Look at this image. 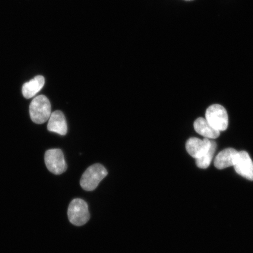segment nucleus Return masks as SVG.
<instances>
[{
	"label": "nucleus",
	"instance_id": "f257e3e1",
	"mask_svg": "<svg viewBox=\"0 0 253 253\" xmlns=\"http://www.w3.org/2000/svg\"><path fill=\"white\" fill-rule=\"evenodd\" d=\"M51 113V104L44 95H40L32 101L30 115L32 121L36 124L41 125L47 122Z\"/></svg>",
	"mask_w": 253,
	"mask_h": 253
},
{
	"label": "nucleus",
	"instance_id": "f03ea898",
	"mask_svg": "<svg viewBox=\"0 0 253 253\" xmlns=\"http://www.w3.org/2000/svg\"><path fill=\"white\" fill-rule=\"evenodd\" d=\"M107 174V170L102 165L93 164L88 167L82 175L80 182L82 188L86 191H94Z\"/></svg>",
	"mask_w": 253,
	"mask_h": 253
},
{
	"label": "nucleus",
	"instance_id": "7ed1b4c3",
	"mask_svg": "<svg viewBox=\"0 0 253 253\" xmlns=\"http://www.w3.org/2000/svg\"><path fill=\"white\" fill-rule=\"evenodd\" d=\"M68 215L70 222L77 226L86 224L90 219L88 205L83 199H74L69 204Z\"/></svg>",
	"mask_w": 253,
	"mask_h": 253
},
{
	"label": "nucleus",
	"instance_id": "20e7f679",
	"mask_svg": "<svg viewBox=\"0 0 253 253\" xmlns=\"http://www.w3.org/2000/svg\"><path fill=\"white\" fill-rule=\"evenodd\" d=\"M206 120L214 129L225 131L228 126L229 119L227 111L220 104H213L206 112Z\"/></svg>",
	"mask_w": 253,
	"mask_h": 253
},
{
	"label": "nucleus",
	"instance_id": "39448f33",
	"mask_svg": "<svg viewBox=\"0 0 253 253\" xmlns=\"http://www.w3.org/2000/svg\"><path fill=\"white\" fill-rule=\"evenodd\" d=\"M45 163L47 169L55 175H61L67 169L64 155L60 149H50L46 151Z\"/></svg>",
	"mask_w": 253,
	"mask_h": 253
},
{
	"label": "nucleus",
	"instance_id": "423d86ee",
	"mask_svg": "<svg viewBox=\"0 0 253 253\" xmlns=\"http://www.w3.org/2000/svg\"><path fill=\"white\" fill-rule=\"evenodd\" d=\"M234 167L240 175L250 181H253V162L246 151L239 152Z\"/></svg>",
	"mask_w": 253,
	"mask_h": 253
},
{
	"label": "nucleus",
	"instance_id": "0eeeda50",
	"mask_svg": "<svg viewBox=\"0 0 253 253\" xmlns=\"http://www.w3.org/2000/svg\"><path fill=\"white\" fill-rule=\"evenodd\" d=\"M211 143V140L207 138L203 140L197 138H191L186 142V149L190 156L198 159L207 153Z\"/></svg>",
	"mask_w": 253,
	"mask_h": 253
},
{
	"label": "nucleus",
	"instance_id": "6e6552de",
	"mask_svg": "<svg viewBox=\"0 0 253 253\" xmlns=\"http://www.w3.org/2000/svg\"><path fill=\"white\" fill-rule=\"evenodd\" d=\"M47 129L61 135H65L67 133V123L61 111L57 110L51 113L47 124Z\"/></svg>",
	"mask_w": 253,
	"mask_h": 253
},
{
	"label": "nucleus",
	"instance_id": "1a4fd4ad",
	"mask_svg": "<svg viewBox=\"0 0 253 253\" xmlns=\"http://www.w3.org/2000/svg\"><path fill=\"white\" fill-rule=\"evenodd\" d=\"M238 153V151L232 148L221 151L215 158L214 167L218 169H223L234 166Z\"/></svg>",
	"mask_w": 253,
	"mask_h": 253
},
{
	"label": "nucleus",
	"instance_id": "9d476101",
	"mask_svg": "<svg viewBox=\"0 0 253 253\" xmlns=\"http://www.w3.org/2000/svg\"><path fill=\"white\" fill-rule=\"evenodd\" d=\"M45 84V78L42 76H37L30 82L24 84L22 92L26 99H31L42 89Z\"/></svg>",
	"mask_w": 253,
	"mask_h": 253
},
{
	"label": "nucleus",
	"instance_id": "9b49d317",
	"mask_svg": "<svg viewBox=\"0 0 253 253\" xmlns=\"http://www.w3.org/2000/svg\"><path fill=\"white\" fill-rule=\"evenodd\" d=\"M194 126L196 132L206 138L215 139L219 137L220 135V131L214 129L207 120L204 118H199L196 120Z\"/></svg>",
	"mask_w": 253,
	"mask_h": 253
},
{
	"label": "nucleus",
	"instance_id": "f8f14e48",
	"mask_svg": "<svg viewBox=\"0 0 253 253\" xmlns=\"http://www.w3.org/2000/svg\"><path fill=\"white\" fill-rule=\"evenodd\" d=\"M211 146L204 156L196 159V164L199 169H206L210 167L211 160L213 157L215 152H216L217 144L214 141H211Z\"/></svg>",
	"mask_w": 253,
	"mask_h": 253
},
{
	"label": "nucleus",
	"instance_id": "ddd939ff",
	"mask_svg": "<svg viewBox=\"0 0 253 253\" xmlns=\"http://www.w3.org/2000/svg\"><path fill=\"white\" fill-rule=\"evenodd\" d=\"M186 1H191V0H186Z\"/></svg>",
	"mask_w": 253,
	"mask_h": 253
}]
</instances>
